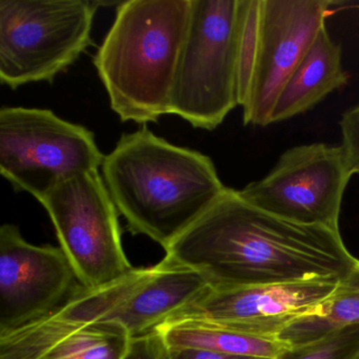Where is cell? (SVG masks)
<instances>
[{
    "label": "cell",
    "instance_id": "6da1fadb",
    "mask_svg": "<svg viewBox=\"0 0 359 359\" xmlns=\"http://www.w3.org/2000/svg\"><path fill=\"white\" fill-rule=\"evenodd\" d=\"M165 258L197 271L214 287L340 281L359 264L339 231L287 222L231 188Z\"/></svg>",
    "mask_w": 359,
    "mask_h": 359
},
{
    "label": "cell",
    "instance_id": "7a4b0ae2",
    "mask_svg": "<svg viewBox=\"0 0 359 359\" xmlns=\"http://www.w3.org/2000/svg\"><path fill=\"white\" fill-rule=\"evenodd\" d=\"M104 186L134 235L168 249L226 187L212 159L147 127L123 134L102 165Z\"/></svg>",
    "mask_w": 359,
    "mask_h": 359
},
{
    "label": "cell",
    "instance_id": "3957f363",
    "mask_svg": "<svg viewBox=\"0 0 359 359\" xmlns=\"http://www.w3.org/2000/svg\"><path fill=\"white\" fill-rule=\"evenodd\" d=\"M192 14V0H127L94 57L123 123H157L170 114L172 90Z\"/></svg>",
    "mask_w": 359,
    "mask_h": 359
},
{
    "label": "cell",
    "instance_id": "277c9868",
    "mask_svg": "<svg viewBox=\"0 0 359 359\" xmlns=\"http://www.w3.org/2000/svg\"><path fill=\"white\" fill-rule=\"evenodd\" d=\"M325 0H245L239 60L243 123L271 125L281 90L325 27Z\"/></svg>",
    "mask_w": 359,
    "mask_h": 359
},
{
    "label": "cell",
    "instance_id": "5b68a950",
    "mask_svg": "<svg viewBox=\"0 0 359 359\" xmlns=\"http://www.w3.org/2000/svg\"><path fill=\"white\" fill-rule=\"evenodd\" d=\"M245 0H192L172 90L170 114L212 131L239 106V60Z\"/></svg>",
    "mask_w": 359,
    "mask_h": 359
},
{
    "label": "cell",
    "instance_id": "8992f818",
    "mask_svg": "<svg viewBox=\"0 0 359 359\" xmlns=\"http://www.w3.org/2000/svg\"><path fill=\"white\" fill-rule=\"evenodd\" d=\"M100 1L0 0V81L52 83L92 43Z\"/></svg>",
    "mask_w": 359,
    "mask_h": 359
},
{
    "label": "cell",
    "instance_id": "52a82bcc",
    "mask_svg": "<svg viewBox=\"0 0 359 359\" xmlns=\"http://www.w3.org/2000/svg\"><path fill=\"white\" fill-rule=\"evenodd\" d=\"M104 158L93 132L53 111L0 110V172L16 192L41 201L64 182L98 171Z\"/></svg>",
    "mask_w": 359,
    "mask_h": 359
},
{
    "label": "cell",
    "instance_id": "ba28073f",
    "mask_svg": "<svg viewBox=\"0 0 359 359\" xmlns=\"http://www.w3.org/2000/svg\"><path fill=\"white\" fill-rule=\"evenodd\" d=\"M39 203L81 287H104L135 269L123 251L119 213L98 171L64 182Z\"/></svg>",
    "mask_w": 359,
    "mask_h": 359
},
{
    "label": "cell",
    "instance_id": "9c48e42d",
    "mask_svg": "<svg viewBox=\"0 0 359 359\" xmlns=\"http://www.w3.org/2000/svg\"><path fill=\"white\" fill-rule=\"evenodd\" d=\"M352 176L340 146L316 142L287 149L264 177L238 191L254 207L287 222L339 231Z\"/></svg>",
    "mask_w": 359,
    "mask_h": 359
},
{
    "label": "cell",
    "instance_id": "30bf717a",
    "mask_svg": "<svg viewBox=\"0 0 359 359\" xmlns=\"http://www.w3.org/2000/svg\"><path fill=\"white\" fill-rule=\"evenodd\" d=\"M74 270L60 247L35 245L15 224L0 228V335L43 318L75 292Z\"/></svg>",
    "mask_w": 359,
    "mask_h": 359
},
{
    "label": "cell",
    "instance_id": "8fae6325",
    "mask_svg": "<svg viewBox=\"0 0 359 359\" xmlns=\"http://www.w3.org/2000/svg\"><path fill=\"white\" fill-rule=\"evenodd\" d=\"M338 283L210 287L172 319H209L252 335L277 338L290 323L312 312L327 299Z\"/></svg>",
    "mask_w": 359,
    "mask_h": 359
},
{
    "label": "cell",
    "instance_id": "7c38bea8",
    "mask_svg": "<svg viewBox=\"0 0 359 359\" xmlns=\"http://www.w3.org/2000/svg\"><path fill=\"white\" fill-rule=\"evenodd\" d=\"M348 81V73L342 66L341 47L330 36L327 26L323 27L281 90L271 125L312 110Z\"/></svg>",
    "mask_w": 359,
    "mask_h": 359
},
{
    "label": "cell",
    "instance_id": "4fadbf2b",
    "mask_svg": "<svg viewBox=\"0 0 359 359\" xmlns=\"http://www.w3.org/2000/svg\"><path fill=\"white\" fill-rule=\"evenodd\" d=\"M168 348H197L224 354L276 359L289 346L278 338L245 333L217 321L175 318L156 327Z\"/></svg>",
    "mask_w": 359,
    "mask_h": 359
},
{
    "label": "cell",
    "instance_id": "5bb4252c",
    "mask_svg": "<svg viewBox=\"0 0 359 359\" xmlns=\"http://www.w3.org/2000/svg\"><path fill=\"white\" fill-rule=\"evenodd\" d=\"M359 325V264L338 283L335 291L312 312L290 323L278 339L291 346L310 344L340 330Z\"/></svg>",
    "mask_w": 359,
    "mask_h": 359
},
{
    "label": "cell",
    "instance_id": "9a60e30c",
    "mask_svg": "<svg viewBox=\"0 0 359 359\" xmlns=\"http://www.w3.org/2000/svg\"><path fill=\"white\" fill-rule=\"evenodd\" d=\"M132 338L118 323H94L60 340L41 359H125Z\"/></svg>",
    "mask_w": 359,
    "mask_h": 359
},
{
    "label": "cell",
    "instance_id": "2e32d148",
    "mask_svg": "<svg viewBox=\"0 0 359 359\" xmlns=\"http://www.w3.org/2000/svg\"><path fill=\"white\" fill-rule=\"evenodd\" d=\"M359 351V325L340 330L310 344L291 346L276 359H351Z\"/></svg>",
    "mask_w": 359,
    "mask_h": 359
},
{
    "label": "cell",
    "instance_id": "e0dca14e",
    "mask_svg": "<svg viewBox=\"0 0 359 359\" xmlns=\"http://www.w3.org/2000/svg\"><path fill=\"white\" fill-rule=\"evenodd\" d=\"M341 148L353 175H359V102L342 113L339 121Z\"/></svg>",
    "mask_w": 359,
    "mask_h": 359
},
{
    "label": "cell",
    "instance_id": "ac0fdd59",
    "mask_svg": "<svg viewBox=\"0 0 359 359\" xmlns=\"http://www.w3.org/2000/svg\"><path fill=\"white\" fill-rule=\"evenodd\" d=\"M125 359H170L169 348L158 332L132 338Z\"/></svg>",
    "mask_w": 359,
    "mask_h": 359
},
{
    "label": "cell",
    "instance_id": "d6986e66",
    "mask_svg": "<svg viewBox=\"0 0 359 359\" xmlns=\"http://www.w3.org/2000/svg\"><path fill=\"white\" fill-rule=\"evenodd\" d=\"M170 359H264L224 354L197 348H169Z\"/></svg>",
    "mask_w": 359,
    "mask_h": 359
},
{
    "label": "cell",
    "instance_id": "ffe728a7",
    "mask_svg": "<svg viewBox=\"0 0 359 359\" xmlns=\"http://www.w3.org/2000/svg\"><path fill=\"white\" fill-rule=\"evenodd\" d=\"M351 359H359V351L356 353V354L354 355V356L352 357Z\"/></svg>",
    "mask_w": 359,
    "mask_h": 359
}]
</instances>
